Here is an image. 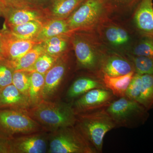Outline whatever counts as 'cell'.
<instances>
[{
	"mask_svg": "<svg viewBox=\"0 0 153 153\" xmlns=\"http://www.w3.org/2000/svg\"><path fill=\"white\" fill-rule=\"evenodd\" d=\"M27 112L45 131L50 132L74 126L76 120V113L71 103L43 100Z\"/></svg>",
	"mask_w": 153,
	"mask_h": 153,
	"instance_id": "obj_1",
	"label": "cell"
},
{
	"mask_svg": "<svg viewBox=\"0 0 153 153\" xmlns=\"http://www.w3.org/2000/svg\"><path fill=\"white\" fill-rule=\"evenodd\" d=\"M74 126L96 153L102 152L105 136L110 131L116 128L105 108L76 114Z\"/></svg>",
	"mask_w": 153,
	"mask_h": 153,
	"instance_id": "obj_2",
	"label": "cell"
},
{
	"mask_svg": "<svg viewBox=\"0 0 153 153\" xmlns=\"http://www.w3.org/2000/svg\"><path fill=\"white\" fill-rule=\"evenodd\" d=\"M108 0H84L66 19L71 32L92 30L113 10Z\"/></svg>",
	"mask_w": 153,
	"mask_h": 153,
	"instance_id": "obj_3",
	"label": "cell"
},
{
	"mask_svg": "<svg viewBox=\"0 0 153 153\" xmlns=\"http://www.w3.org/2000/svg\"><path fill=\"white\" fill-rule=\"evenodd\" d=\"M43 131L42 126L27 111L0 109L1 138L10 140L21 136Z\"/></svg>",
	"mask_w": 153,
	"mask_h": 153,
	"instance_id": "obj_4",
	"label": "cell"
},
{
	"mask_svg": "<svg viewBox=\"0 0 153 153\" xmlns=\"http://www.w3.org/2000/svg\"><path fill=\"white\" fill-rule=\"evenodd\" d=\"M49 153H96L75 126L49 134Z\"/></svg>",
	"mask_w": 153,
	"mask_h": 153,
	"instance_id": "obj_5",
	"label": "cell"
},
{
	"mask_svg": "<svg viewBox=\"0 0 153 153\" xmlns=\"http://www.w3.org/2000/svg\"><path fill=\"white\" fill-rule=\"evenodd\" d=\"M116 127H136L148 117V110L138 102L126 97L114 100L105 108Z\"/></svg>",
	"mask_w": 153,
	"mask_h": 153,
	"instance_id": "obj_6",
	"label": "cell"
},
{
	"mask_svg": "<svg viewBox=\"0 0 153 153\" xmlns=\"http://www.w3.org/2000/svg\"><path fill=\"white\" fill-rule=\"evenodd\" d=\"M92 37L83 31L72 32L71 42L76 60L81 68L91 71H100L103 55L99 52Z\"/></svg>",
	"mask_w": 153,
	"mask_h": 153,
	"instance_id": "obj_7",
	"label": "cell"
},
{
	"mask_svg": "<svg viewBox=\"0 0 153 153\" xmlns=\"http://www.w3.org/2000/svg\"><path fill=\"white\" fill-rule=\"evenodd\" d=\"M40 42L17 38L5 26L0 31V48L4 59L13 61L19 59Z\"/></svg>",
	"mask_w": 153,
	"mask_h": 153,
	"instance_id": "obj_8",
	"label": "cell"
},
{
	"mask_svg": "<svg viewBox=\"0 0 153 153\" xmlns=\"http://www.w3.org/2000/svg\"><path fill=\"white\" fill-rule=\"evenodd\" d=\"M115 97L107 88H94L81 95L72 104L76 114L88 112L105 108Z\"/></svg>",
	"mask_w": 153,
	"mask_h": 153,
	"instance_id": "obj_9",
	"label": "cell"
},
{
	"mask_svg": "<svg viewBox=\"0 0 153 153\" xmlns=\"http://www.w3.org/2000/svg\"><path fill=\"white\" fill-rule=\"evenodd\" d=\"M49 137V134L44 131L17 137L9 140L10 153L47 152Z\"/></svg>",
	"mask_w": 153,
	"mask_h": 153,
	"instance_id": "obj_10",
	"label": "cell"
},
{
	"mask_svg": "<svg viewBox=\"0 0 153 153\" xmlns=\"http://www.w3.org/2000/svg\"><path fill=\"white\" fill-rule=\"evenodd\" d=\"M68 65L67 55L59 57L45 75V83L42 97L52 100L57 95L66 75Z\"/></svg>",
	"mask_w": 153,
	"mask_h": 153,
	"instance_id": "obj_11",
	"label": "cell"
},
{
	"mask_svg": "<svg viewBox=\"0 0 153 153\" xmlns=\"http://www.w3.org/2000/svg\"><path fill=\"white\" fill-rule=\"evenodd\" d=\"M4 17L6 27L16 26L32 21L45 22L47 19L42 7L13 8L5 7Z\"/></svg>",
	"mask_w": 153,
	"mask_h": 153,
	"instance_id": "obj_12",
	"label": "cell"
},
{
	"mask_svg": "<svg viewBox=\"0 0 153 153\" xmlns=\"http://www.w3.org/2000/svg\"><path fill=\"white\" fill-rule=\"evenodd\" d=\"M31 107L29 97L12 84L4 88L0 92V109L27 111Z\"/></svg>",
	"mask_w": 153,
	"mask_h": 153,
	"instance_id": "obj_13",
	"label": "cell"
},
{
	"mask_svg": "<svg viewBox=\"0 0 153 153\" xmlns=\"http://www.w3.org/2000/svg\"><path fill=\"white\" fill-rule=\"evenodd\" d=\"M135 71L131 61L116 54L104 56L102 59L99 72L110 76L125 75Z\"/></svg>",
	"mask_w": 153,
	"mask_h": 153,
	"instance_id": "obj_14",
	"label": "cell"
},
{
	"mask_svg": "<svg viewBox=\"0 0 153 153\" xmlns=\"http://www.w3.org/2000/svg\"><path fill=\"white\" fill-rule=\"evenodd\" d=\"M134 21L141 36H153L152 0H141L134 13Z\"/></svg>",
	"mask_w": 153,
	"mask_h": 153,
	"instance_id": "obj_15",
	"label": "cell"
},
{
	"mask_svg": "<svg viewBox=\"0 0 153 153\" xmlns=\"http://www.w3.org/2000/svg\"><path fill=\"white\" fill-rule=\"evenodd\" d=\"M84 0H49L43 7L48 19H66Z\"/></svg>",
	"mask_w": 153,
	"mask_h": 153,
	"instance_id": "obj_16",
	"label": "cell"
},
{
	"mask_svg": "<svg viewBox=\"0 0 153 153\" xmlns=\"http://www.w3.org/2000/svg\"><path fill=\"white\" fill-rule=\"evenodd\" d=\"M71 33L66 19H48L43 24L36 40L42 43L54 36Z\"/></svg>",
	"mask_w": 153,
	"mask_h": 153,
	"instance_id": "obj_17",
	"label": "cell"
},
{
	"mask_svg": "<svg viewBox=\"0 0 153 153\" xmlns=\"http://www.w3.org/2000/svg\"><path fill=\"white\" fill-rule=\"evenodd\" d=\"M70 34L52 37L41 43L44 52L57 57L67 55L71 42Z\"/></svg>",
	"mask_w": 153,
	"mask_h": 153,
	"instance_id": "obj_18",
	"label": "cell"
},
{
	"mask_svg": "<svg viewBox=\"0 0 153 153\" xmlns=\"http://www.w3.org/2000/svg\"><path fill=\"white\" fill-rule=\"evenodd\" d=\"M135 73V71H131L125 75L117 76L103 74L101 79L105 88L110 90L116 97L120 98L125 97L126 91Z\"/></svg>",
	"mask_w": 153,
	"mask_h": 153,
	"instance_id": "obj_19",
	"label": "cell"
},
{
	"mask_svg": "<svg viewBox=\"0 0 153 153\" xmlns=\"http://www.w3.org/2000/svg\"><path fill=\"white\" fill-rule=\"evenodd\" d=\"M105 88L102 79L90 77H82L76 79L68 88V98L72 99L83 95L88 91L96 88Z\"/></svg>",
	"mask_w": 153,
	"mask_h": 153,
	"instance_id": "obj_20",
	"label": "cell"
},
{
	"mask_svg": "<svg viewBox=\"0 0 153 153\" xmlns=\"http://www.w3.org/2000/svg\"><path fill=\"white\" fill-rule=\"evenodd\" d=\"M44 52L41 43L37 44L26 54L17 60L6 62L14 71L27 70L32 67L40 55Z\"/></svg>",
	"mask_w": 153,
	"mask_h": 153,
	"instance_id": "obj_21",
	"label": "cell"
},
{
	"mask_svg": "<svg viewBox=\"0 0 153 153\" xmlns=\"http://www.w3.org/2000/svg\"><path fill=\"white\" fill-rule=\"evenodd\" d=\"M44 22L32 21L16 26L6 27L14 36L23 40H36Z\"/></svg>",
	"mask_w": 153,
	"mask_h": 153,
	"instance_id": "obj_22",
	"label": "cell"
},
{
	"mask_svg": "<svg viewBox=\"0 0 153 153\" xmlns=\"http://www.w3.org/2000/svg\"><path fill=\"white\" fill-rule=\"evenodd\" d=\"M45 75L36 72L30 73V82L28 97L31 107L43 100L42 95L45 83Z\"/></svg>",
	"mask_w": 153,
	"mask_h": 153,
	"instance_id": "obj_23",
	"label": "cell"
},
{
	"mask_svg": "<svg viewBox=\"0 0 153 153\" xmlns=\"http://www.w3.org/2000/svg\"><path fill=\"white\" fill-rule=\"evenodd\" d=\"M142 85L137 102L147 110L153 108V75L142 74Z\"/></svg>",
	"mask_w": 153,
	"mask_h": 153,
	"instance_id": "obj_24",
	"label": "cell"
},
{
	"mask_svg": "<svg viewBox=\"0 0 153 153\" xmlns=\"http://www.w3.org/2000/svg\"><path fill=\"white\" fill-rule=\"evenodd\" d=\"M59 58L44 52L39 56L32 67L24 71L29 73L36 72L45 74L55 64Z\"/></svg>",
	"mask_w": 153,
	"mask_h": 153,
	"instance_id": "obj_25",
	"label": "cell"
},
{
	"mask_svg": "<svg viewBox=\"0 0 153 153\" xmlns=\"http://www.w3.org/2000/svg\"><path fill=\"white\" fill-rule=\"evenodd\" d=\"M135 72L140 74L153 75V57L143 56H130Z\"/></svg>",
	"mask_w": 153,
	"mask_h": 153,
	"instance_id": "obj_26",
	"label": "cell"
},
{
	"mask_svg": "<svg viewBox=\"0 0 153 153\" xmlns=\"http://www.w3.org/2000/svg\"><path fill=\"white\" fill-rule=\"evenodd\" d=\"M133 55L153 57V36H141L134 47Z\"/></svg>",
	"mask_w": 153,
	"mask_h": 153,
	"instance_id": "obj_27",
	"label": "cell"
},
{
	"mask_svg": "<svg viewBox=\"0 0 153 153\" xmlns=\"http://www.w3.org/2000/svg\"><path fill=\"white\" fill-rule=\"evenodd\" d=\"M30 82V73L22 70L14 71L12 84L22 93L28 97Z\"/></svg>",
	"mask_w": 153,
	"mask_h": 153,
	"instance_id": "obj_28",
	"label": "cell"
},
{
	"mask_svg": "<svg viewBox=\"0 0 153 153\" xmlns=\"http://www.w3.org/2000/svg\"><path fill=\"white\" fill-rule=\"evenodd\" d=\"M142 85V74L135 73L126 91V97L137 101L140 94Z\"/></svg>",
	"mask_w": 153,
	"mask_h": 153,
	"instance_id": "obj_29",
	"label": "cell"
},
{
	"mask_svg": "<svg viewBox=\"0 0 153 153\" xmlns=\"http://www.w3.org/2000/svg\"><path fill=\"white\" fill-rule=\"evenodd\" d=\"M14 71L5 59L0 60V88L1 89L13 83Z\"/></svg>",
	"mask_w": 153,
	"mask_h": 153,
	"instance_id": "obj_30",
	"label": "cell"
},
{
	"mask_svg": "<svg viewBox=\"0 0 153 153\" xmlns=\"http://www.w3.org/2000/svg\"><path fill=\"white\" fill-rule=\"evenodd\" d=\"M7 7L13 8L40 7L34 0H0Z\"/></svg>",
	"mask_w": 153,
	"mask_h": 153,
	"instance_id": "obj_31",
	"label": "cell"
},
{
	"mask_svg": "<svg viewBox=\"0 0 153 153\" xmlns=\"http://www.w3.org/2000/svg\"><path fill=\"white\" fill-rule=\"evenodd\" d=\"M104 35L107 41L113 45H122L119 35L118 32L117 26H110L106 28L104 32Z\"/></svg>",
	"mask_w": 153,
	"mask_h": 153,
	"instance_id": "obj_32",
	"label": "cell"
},
{
	"mask_svg": "<svg viewBox=\"0 0 153 153\" xmlns=\"http://www.w3.org/2000/svg\"><path fill=\"white\" fill-rule=\"evenodd\" d=\"M141 0H108L114 9H131Z\"/></svg>",
	"mask_w": 153,
	"mask_h": 153,
	"instance_id": "obj_33",
	"label": "cell"
},
{
	"mask_svg": "<svg viewBox=\"0 0 153 153\" xmlns=\"http://www.w3.org/2000/svg\"><path fill=\"white\" fill-rule=\"evenodd\" d=\"M117 28L122 45L126 44L130 39L128 33L123 28L117 26Z\"/></svg>",
	"mask_w": 153,
	"mask_h": 153,
	"instance_id": "obj_34",
	"label": "cell"
},
{
	"mask_svg": "<svg viewBox=\"0 0 153 153\" xmlns=\"http://www.w3.org/2000/svg\"><path fill=\"white\" fill-rule=\"evenodd\" d=\"M10 153L9 140L0 138V153Z\"/></svg>",
	"mask_w": 153,
	"mask_h": 153,
	"instance_id": "obj_35",
	"label": "cell"
},
{
	"mask_svg": "<svg viewBox=\"0 0 153 153\" xmlns=\"http://www.w3.org/2000/svg\"><path fill=\"white\" fill-rule=\"evenodd\" d=\"M49 1V0H34L35 2L38 5L42 7H43L47 4Z\"/></svg>",
	"mask_w": 153,
	"mask_h": 153,
	"instance_id": "obj_36",
	"label": "cell"
},
{
	"mask_svg": "<svg viewBox=\"0 0 153 153\" xmlns=\"http://www.w3.org/2000/svg\"><path fill=\"white\" fill-rule=\"evenodd\" d=\"M5 9V6L3 4L2 2L0 1V16H4V12Z\"/></svg>",
	"mask_w": 153,
	"mask_h": 153,
	"instance_id": "obj_37",
	"label": "cell"
},
{
	"mask_svg": "<svg viewBox=\"0 0 153 153\" xmlns=\"http://www.w3.org/2000/svg\"><path fill=\"white\" fill-rule=\"evenodd\" d=\"M3 59H4L1 53V48H0V60H3Z\"/></svg>",
	"mask_w": 153,
	"mask_h": 153,
	"instance_id": "obj_38",
	"label": "cell"
},
{
	"mask_svg": "<svg viewBox=\"0 0 153 153\" xmlns=\"http://www.w3.org/2000/svg\"><path fill=\"white\" fill-rule=\"evenodd\" d=\"M1 88H0V92H1Z\"/></svg>",
	"mask_w": 153,
	"mask_h": 153,
	"instance_id": "obj_39",
	"label": "cell"
},
{
	"mask_svg": "<svg viewBox=\"0 0 153 153\" xmlns=\"http://www.w3.org/2000/svg\"></svg>",
	"mask_w": 153,
	"mask_h": 153,
	"instance_id": "obj_40",
	"label": "cell"
}]
</instances>
